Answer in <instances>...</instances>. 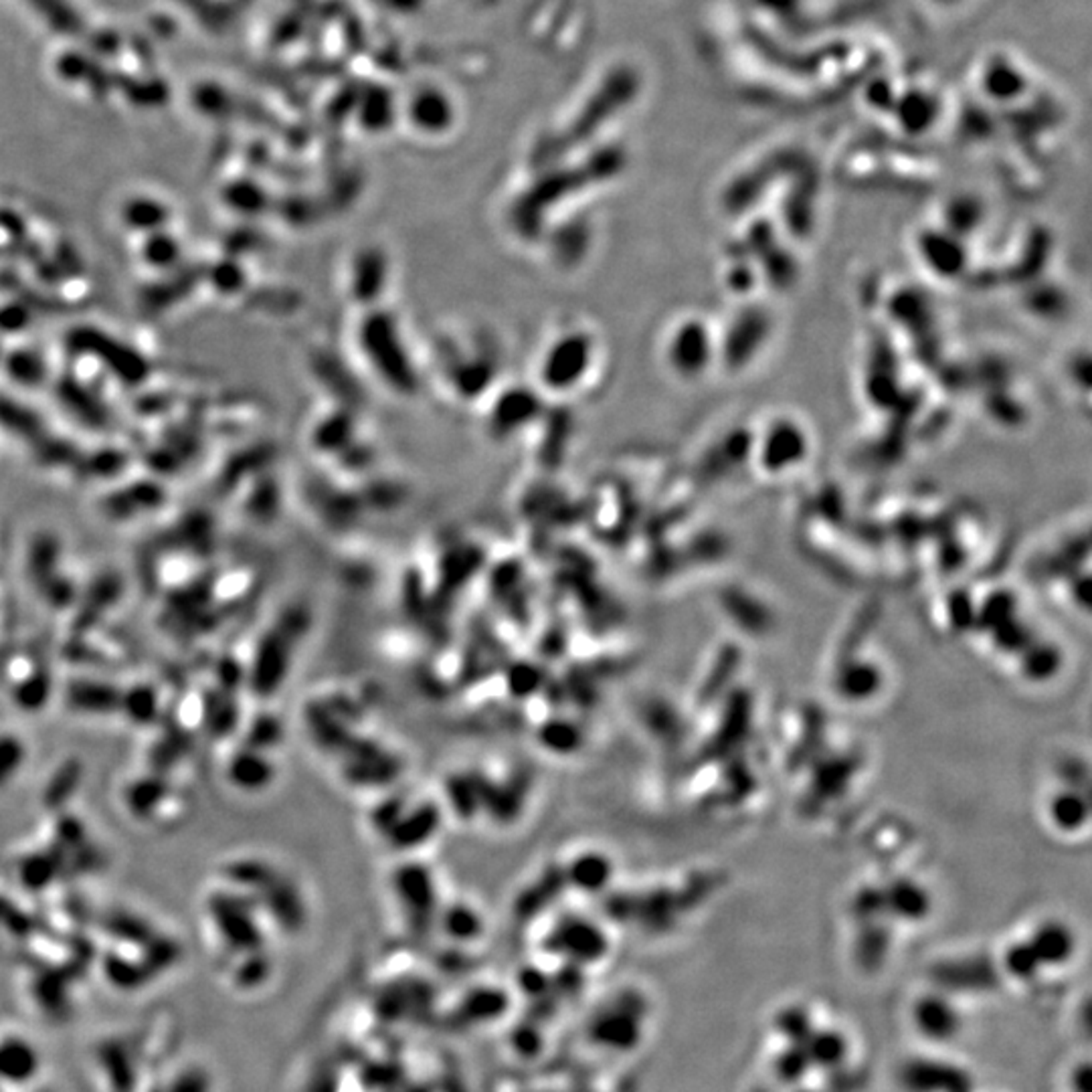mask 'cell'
I'll use <instances>...</instances> for the list:
<instances>
[{"instance_id": "6da1fadb", "label": "cell", "mask_w": 1092, "mask_h": 1092, "mask_svg": "<svg viewBox=\"0 0 1092 1092\" xmlns=\"http://www.w3.org/2000/svg\"><path fill=\"white\" fill-rule=\"evenodd\" d=\"M287 659H290V644H287V637L282 631L265 636L260 648H257L252 674V682L257 692L270 694L280 686L287 668Z\"/></svg>"}, {"instance_id": "7a4b0ae2", "label": "cell", "mask_w": 1092, "mask_h": 1092, "mask_svg": "<svg viewBox=\"0 0 1092 1092\" xmlns=\"http://www.w3.org/2000/svg\"><path fill=\"white\" fill-rule=\"evenodd\" d=\"M122 694L116 688L90 680H75L67 688V704L85 714H110L120 708Z\"/></svg>"}, {"instance_id": "3957f363", "label": "cell", "mask_w": 1092, "mask_h": 1092, "mask_svg": "<svg viewBox=\"0 0 1092 1092\" xmlns=\"http://www.w3.org/2000/svg\"><path fill=\"white\" fill-rule=\"evenodd\" d=\"M210 913L215 916L217 926H221V931L231 943L249 945L255 941L253 925L249 923L245 906L239 898L227 894L213 896L210 898Z\"/></svg>"}, {"instance_id": "277c9868", "label": "cell", "mask_w": 1092, "mask_h": 1092, "mask_svg": "<svg viewBox=\"0 0 1092 1092\" xmlns=\"http://www.w3.org/2000/svg\"><path fill=\"white\" fill-rule=\"evenodd\" d=\"M272 765L260 753L243 751L229 765V779L241 789H262L272 781Z\"/></svg>"}, {"instance_id": "5b68a950", "label": "cell", "mask_w": 1092, "mask_h": 1092, "mask_svg": "<svg viewBox=\"0 0 1092 1092\" xmlns=\"http://www.w3.org/2000/svg\"><path fill=\"white\" fill-rule=\"evenodd\" d=\"M61 850L63 848L57 846L55 850L43 851V854H33V856L25 858L21 868H18L21 883L28 890H41L45 886H49L53 880L59 876V872L63 868Z\"/></svg>"}, {"instance_id": "8992f818", "label": "cell", "mask_w": 1092, "mask_h": 1092, "mask_svg": "<svg viewBox=\"0 0 1092 1092\" xmlns=\"http://www.w3.org/2000/svg\"><path fill=\"white\" fill-rule=\"evenodd\" d=\"M168 795L166 781L155 775V777L140 779L128 789V808L138 818H148L152 811L158 808V803Z\"/></svg>"}, {"instance_id": "52a82bcc", "label": "cell", "mask_w": 1092, "mask_h": 1092, "mask_svg": "<svg viewBox=\"0 0 1092 1092\" xmlns=\"http://www.w3.org/2000/svg\"><path fill=\"white\" fill-rule=\"evenodd\" d=\"M80 781H81V765L78 761L71 759L65 765H61L59 771L53 775V779L49 781V785H47V789H45V806L51 809H59L61 806H65V803L71 799L75 789H78Z\"/></svg>"}, {"instance_id": "ba28073f", "label": "cell", "mask_w": 1092, "mask_h": 1092, "mask_svg": "<svg viewBox=\"0 0 1092 1092\" xmlns=\"http://www.w3.org/2000/svg\"><path fill=\"white\" fill-rule=\"evenodd\" d=\"M120 708L134 723L148 724L158 714V696L148 686H134L126 694H122Z\"/></svg>"}, {"instance_id": "9c48e42d", "label": "cell", "mask_w": 1092, "mask_h": 1092, "mask_svg": "<svg viewBox=\"0 0 1092 1092\" xmlns=\"http://www.w3.org/2000/svg\"><path fill=\"white\" fill-rule=\"evenodd\" d=\"M51 692V680L45 672H37L28 676L25 682L15 690L16 702L25 711H39L49 701Z\"/></svg>"}, {"instance_id": "30bf717a", "label": "cell", "mask_w": 1092, "mask_h": 1092, "mask_svg": "<svg viewBox=\"0 0 1092 1092\" xmlns=\"http://www.w3.org/2000/svg\"><path fill=\"white\" fill-rule=\"evenodd\" d=\"M609 878V864L601 856H583L573 864V880L581 888H599Z\"/></svg>"}, {"instance_id": "8fae6325", "label": "cell", "mask_w": 1092, "mask_h": 1092, "mask_svg": "<svg viewBox=\"0 0 1092 1092\" xmlns=\"http://www.w3.org/2000/svg\"><path fill=\"white\" fill-rule=\"evenodd\" d=\"M0 1066H3L0 1070H3L6 1076L27 1078L33 1072L35 1058L27 1046H21V1044H6V1046L0 1050Z\"/></svg>"}, {"instance_id": "7c38bea8", "label": "cell", "mask_w": 1092, "mask_h": 1092, "mask_svg": "<svg viewBox=\"0 0 1092 1092\" xmlns=\"http://www.w3.org/2000/svg\"><path fill=\"white\" fill-rule=\"evenodd\" d=\"M237 721V708L229 704L223 694H209L207 698V724L209 731L223 736L231 731L233 723Z\"/></svg>"}, {"instance_id": "4fadbf2b", "label": "cell", "mask_w": 1092, "mask_h": 1092, "mask_svg": "<svg viewBox=\"0 0 1092 1092\" xmlns=\"http://www.w3.org/2000/svg\"><path fill=\"white\" fill-rule=\"evenodd\" d=\"M25 761V746L16 736L5 734L0 736V787L6 781H11L13 775L18 771Z\"/></svg>"}, {"instance_id": "5bb4252c", "label": "cell", "mask_w": 1092, "mask_h": 1092, "mask_svg": "<svg viewBox=\"0 0 1092 1092\" xmlns=\"http://www.w3.org/2000/svg\"><path fill=\"white\" fill-rule=\"evenodd\" d=\"M105 926H108L113 935L128 938V941H148L150 937V928L144 925L140 918H134L128 915L110 916L108 921H105Z\"/></svg>"}, {"instance_id": "9a60e30c", "label": "cell", "mask_w": 1092, "mask_h": 1092, "mask_svg": "<svg viewBox=\"0 0 1092 1092\" xmlns=\"http://www.w3.org/2000/svg\"><path fill=\"white\" fill-rule=\"evenodd\" d=\"M57 838H59V848H81L83 841H85V830L81 823L75 819V818H63L57 823Z\"/></svg>"}, {"instance_id": "2e32d148", "label": "cell", "mask_w": 1092, "mask_h": 1092, "mask_svg": "<svg viewBox=\"0 0 1092 1092\" xmlns=\"http://www.w3.org/2000/svg\"><path fill=\"white\" fill-rule=\"evenodd\" d=\"M277 739V724L272 718H260L249 733V746H270Z\"/></svg>"}, {"instance_id": "e0dca14e", "label": "cell", "mask_w": 1092, "mask_h": 1092, "mask_svg": "<svg viewBox=\"0 0 1092 1092\" xmlns=\"http://www.w3.org/2000/svg\"><path fill=\"white\" fill-rule=\"evenodd\" d=\"M0 921H3L6 926H11L13 931H18V933L28 931V918L18 913L15 905L6 903V900H0Z\"/></svg>"}]
</instances>
